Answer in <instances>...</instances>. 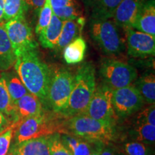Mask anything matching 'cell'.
<instances>
[{
	"label": "cell",
	"mask_w": 155,
	"mask_h": 155,
	"mask_svg": "<svg viewBox=\"0 0 155 155\" xmlns=\"http://www.w3.org/2000/svg\"><path fill=\"white\" fill-rule=\"evenodd\" d=\"M49 137L25 141L12 146L10 150L15 151L20 155H50Z\"/></svg>",
	"instance_id": "obj_15"
},
{
	"label": "cell",
	"mask_w": 155,
	"mask_h": 155,
	"mask_svg": "<svg viewBox=\"0 0 155 155\" xmlns=\"http://www.w3.org/2000/svg\"><path fill=\"white\" fill-rule=\"evenodd\" d=\"M0 111L7 117L12 124L17 123L14 102L9 94L2 73H0Z\"/></svg>",
	"instance_id": "obj_23"
},
{
	"label": "cell",
	"mask_w": 155,
	"mask_h": 155,
	"mask_svg": "<svg viewBox=\"0 0 155 155\" xmlns=\"http://www.w3.org/2000/svg\"><path fill=\"white\" fill-rule=\"evenodd\" d=\"M84 25L85 19L83 17L63 21L61 35L55 48L58 50L63 49L71 41L80 37Z\"/></svg>",
	"instance_id": "obj_14"
},
{
	"label": "cell",
	"mask_w": 155,
	"mask_h": 155,
	"mask_svg": "<svg viewBox=\"0 0 155 155\" xmlns=\"http://www.w3.org/2000/svg\"><path fill=\"white\" fill-rule=\"evenodd\" d=\"M23 2H24V7L28 6L33 11L39 12L40 9L45 2V0H23Z\"/></svg>",
	"instance_id": "obj_33"
},
{
	"label": "cell",
	"mask_w": 155,
	"mask_h": 155,
	"mask_svg": "<svg viewBox=\"0 0 155 155\" xmlns=\"http://www.w3.org/2000/svg\"><path fill=\"white\" fill-rule=\"evenodd\" d=\"M2 73L5 78L7 90L13 102L16 101L29 93L16 71L2 72Z\"/></svg>",
	"instance_id": "obj_24"
},
{
	"label": "cell",
	"mask_w": 155,
	"mask_h": 155,
	"mask_svg": "<svg viewBox=\"0 0 155 155\" xmlns=\"http://www.w3.org/2000/svg\"><path fill=\"white\" fill-rule=\"evenodd\" d=\"M124 151L126 155H150L147 144L135 140L125 143Z\"/></svg>",
	"instance_id": "obj_29"
},
{
	"label": "cell",
	"mask_w": 155,
	"mask_h": 155,
	"mask_svg": "<svg viewBox=\"0 0 155 155\" xmlns=\"http://www.w3.org/2000/svg\"><path fill=\"white\" fill-rule=\"evenodd\" d=\"M17 123L23 119L39 115L44 111L40 100L35 95L28 93L14 102Z\"/></svg>",
	"instance_id": "obj_13"
},
{
	"label": "cell",
	"mask_w": 155,
	"mask_h": 155,
	"mask_svg": "<svg viewBox=\"0 0 155 155\" xmlns=\"http://www.w3.org/2000/svg\"><path fill=\"white\" fill-rule=\"evenodd\" d=\"M117 27L109 18H91L89 23L91 37L107 55H118L124 48Z\"/></svg>",
	"instance_id": "obj_5"
},
{
	"label": "cell",
	"mask_w": 155,
	"mask_h": 155,
	"mask_svg": "<svg viewBox=\"0 0 155 155\" xmlns=\"http://www.w3.org/2000/svg\"><path fill=\"white\" fill-rule=\"evenodd\" d=\"M23 0H5L4 18L5 21L24 14Z\"/></svg>",
	"instance_id": "obj_27"
},
{
	"label": "cell",
	"mask_w": 155,
	"mask_h": 155,
	"mask_svg": "<svg viewBox=\"0 0 155 155\" xmlns=\"http://www.w3.org/2000/svg\"><path fill=\"white\" fill-rule=\"evenodd\" d=\"M50 155H72L61 139L60 134H55L49 137Z\"/></svg>",
	"instance_id": "obj_30"
},
{
	"label": "cell",
	"mask_w": 155,
	"mask_h": 155,
	"mask_svg": "<svg viewBox=\"0 0 155 155\" xmlns=\"http://www.w3.org/2000/svg\"><path fill=\"white\" fill-rule=\"evenodd\" d=\"M100 75L104 84L115 90L130 86L137 81V71L124 62L114 59H106L100 67Z\"/></svg>",
	"instance_id": "obj_7"
},
{
	"label": "cell",
	"mask_w": 155,
	"mask_h": 155,
	"mask_svg": "<svg viewBox=\"0 0 155 155\" xmlns=\"http://www.w3.org/2000/svg\"><path fill=\"white\" fill-rule=\"evenodd\" d=\"M134 28L155 36V3L154 0L144 2Z\"/></svg>",
	"instance_id": "obj_16"
},
{
	"label": "cell",
	"mask_w": 155,
	"mask_h": 155,
	"mask_svg": "<svg viewBox=\"0 0 155 155\" xmlns=\"http://www.w3.org/2000/svg\"><path fill=\"white\" fill-rule=\"evenodd\" d=\"M104 144L101 142L93 143V147L90 155H101V151L104 148Z\"/></svg>",
	"instance_id": "obj_35"
},
{
	"label": "cell",
	"mask_w": 155,
	"mask_h": 155,
	"mask_svg": "<svg viewBox=\"0 0 155 155\" xmlns=\"http://www.w3.org/2000/svg\"><path fill=\"white\" fill-rule=\"evenodd\" d=\"M17 57L6 32L5 22H0V71H7L15 65Z\"/></svg>",
	"instance_id": "obj_17"
},
{
	"label": "cell",
	"mask_w": 155,
	"mask_h": 155,
	"mask_svg": "<svg viewBox=\"0 0 155 155\" xmlns=\"http://www.w3.org/2000/svg\"><path fill=\"white\" fill-rule=\"evenodd\" d=\"M137 124H149L155 126L154 104L139 112L137 118Z\"/></svg>",
	"instance_id": "obj_32"
},
{
	"label": "cell",
	"mask_w": 155,
	"mask_h": 155,
	"mask_svg": "<svg viewBox=\"0 0 155 155\" xmlns=\"http://www.w3.org/2000/svg\"><path fill=\"white\" fill-rule=\"evenodd\" d=\"M128 54L134 58L154 55L155 36L134 28H124Z\"/></svg>",
	"instance_id": "obj_11"
},
{
	"label": "cell",
	"mask_w": 155,
	"mask_h": 155,
	"mask_svg": "<svg viewBox=\"0 0 155 155\" xmlns=\"http://www.w3.org/2000/svg\"><path fill=\"white\" fill-rule=\"evenodd\" d=\"M135 141L144 144H154L155 141V126L149 124H137L132 131Z\"/></svg>",
	"instance_id": "obj_26"
},
{
	"label": "cell",
	"mask_w": 155,
	"mask_h": 155,
	"mask_svg": "<svg viewBox=\"0 0 155 155\" xmlns=\"http://www.w3.org/2000/svg\"><path fill=\"white\" fill-rule=\"evenodd\" d=\"M12 125L11 122L7 119V117L0 111V134L5 131L7 128Z\"/></svg>",
	"instance_id": "obj_34"
},
{
	"label": "cell",
	"mask_w": 155,
	"mask_h": 155,
	"mask_svg": "<svg viewBox=\"0 0 155 155\" xmlns=\"http://www.w3.org/2000/svg\"><path fill=\"white\" fill-rule=\"evenodd\" d=\"M50 2L53 12L61 20L80 17L73 0H50Z\"/></svg>",
	"instance_id": "obj_22"
},
{
	"label": "cell",
	"mask_w": 155,
	"mask_h": 155,
	"mask_svg": "<svg viewBox=\"0 0 155 155\" xmlns=\"http://www.w3.org/2000/svg\"><path fill=\"white\" fill-rule=\"evenodd\" d=\"M63 21L53 13L49 25L38 35L39 41L42 47L54 49L58 44Z\"/></svg>",
	"instance_id": "obj_19"
},
{
	"label": "cell",
	"mask_w": 155,
	"mask_h": 155,
	"mask_svg": "<svg viewBox=\"0 0 155 155\" xmlns=\"http://www.w3.org/2000/svg\"><path fill=\"white\" fill-rule=\"evenodd\" d=\"M144 2V0H121L114 9L111 19L118 26L134 28Z\"/></svg>",
	"instance_id": "obj_12"
},
{
	"label": "cell",
	"mask_w": 155,
	"mask_h": 155,
	"mask_svg": "<svg viewBox=\"0 0 155 155\" xmlns=\"http://www.w3.org/2000/svg\"><path fill=\"white\" fill-rule=\"evenodd\" d=\"M38 13V20L35 28V33L38 35L49 25L51 20L53 12L52 10L51 5H50V0H45L44 5L40 9Z\"/></svg>",
	"instance_id": "obj_28"
},
{
	"label": "cell",
	"mask_w": 155,
	"mask_h": 155,
	"mask_svg": "<svg viewBox=\"0 0 155 155\" xmlns=\"http://www.w3.org/2000/svg\"><path fill=\"white\" fill-rule=\"evenodd\" d=\"M95 90V68L91 63H84L79 67L74 76L68 104L61 116L67 119L83 114L88 107Z\"/></svg>",
	"instance_id": "obj_4"
},
{
	"label": "cell",
	"mask_w": 155,
	"mask_h": 155,
	"mask_svg": "<svg viewBox=\"0 0 155 155\" xmlns=\"http://www.w3.org/2000/svg\"><path fill=\"white\" fill-rule=\"evenodd\" d=\"M144 101L134 86L114 90L113 106L116 116L125 118L140 111Z\"/></svg>",
	"instance_id": "obj_10"
},
{
	"label": "cell",
	"mask_w": 155,
	"mask_h": 155,
	"mask_svg": "<svg viewBox=\"0 0 155 155\" xmlns=\"http://www.w3.org/2000/svg\"><path fill=\"white\" fill-rule=\"evenodd\" d=\"M121 0H83L91 18L111 19L114 9Z\"/></svg>",
	"instance_id": "obj_18"
},
{
	"label": "cell",
	"mask_w": 155,
	"mask_h": 155,
	"mask_svg": "<svg viewBox=\"0 0 155 155\" xmlns=\"http://www.w3.org/2000/svg\"><path fill=\"white\" fill-rule=\"evenodd\" d=\"M114 90L104 84L96 88L88 107L82 115L103 121L114 122L116 116L113 106Z\"/></svg>",
	"instance_id": "obj_9"
},
{
	"label": "cell",
	"mask_w": 155,
	"mask_h": 155,
	"mask_svg": "<svg viewBox=\"0 0 155 155\" xmlns=\"http://www.w3.org/2000/svg\"><path fill=\"white\" fill-rule=\"evenodd\" d=\"M86 42L82 37L75 38L63 48V58L68 64H77L83 61Z\"/></svg>",
	"instance_id": "obj_20"
},
{
	"label": "cell",
	"mask_w": 155,
	"mask_h": 155,
	"mask_svg": "<svg viewBox=\"0 0 155 155\" xmlns=\"http://www.w3.org/2000/svg\"><path fill=\"white\" fill-rule=\"evenodd\" d=\"M5 12V0H0V22H2Z\"/></svg>",
	"instance_id": "obj_37"
},
{
	"label": "cell",
	"mask_w": 155,
	"mask_h": 155,
	"mask_svg": "<svg viewBox=\"0 0 155 155\" xmlns=\"http://www.w3.org/2000/svg\"><path fill=\"white\" fill-rule=\"evenodd\" d=\"M8 155H20V154H19L18 153H17L16 152H15V151L10 150V151H9V153Z\"/></svg>",
	"instance_id": "obj_38"
},
{
	"label": "cell",
	"mask_w": 155,
	"mask_h": 155,
	"mask_svg": "<svg viewBox=\"0 0 155 155\" xmlns=\"http://www.w3.org/2000/svg\"><path fill=\"white\" fill-rule=\"evenodd\" d=\"M61 114H49L44 111L39 115L18 121L14 125L12 146L30 139L49 137L55 134H65L64 120Z\"/></svg>",
	"instance_id": "obj_2"
},
{
	"label": "cell",
	"mask_w": 155,
	"mask_h": 155,
	"mask_svg": "<svg viewBox=\"0 0 155 155\" xmlns=\"http://www.w3.org/2000/svg\"><path fill=\"white\" fill-rule=\"evenodd\" d=\"M5 27L16 57L25 51L37 49L38 43L24 14L6 21Z\"/></svg>",
	"instance_id": "obj_8"
},
{
	"label": "cell",
	"mask_w": 155,
	"mask_h": 155,
	"mask_svg": "<svg viewBox=\"0 0 155 155\" xmlns=\"http://www.w3.org/2000/svg\"><path fill=\"white\" fill-rule=\"evenodd\" d=\"M74 81V75L65 69H58L52 72L48 88V108L55 114H61L65 109Z\"/></svg>",
	"instance_id": "obj_6"
},
{
	"label": "cell",
	"mask_w": 155,
	"mask_h": 155,
	"mask_svg": "<svg viewBox=\"0 0 155 155\" xmlns=\"http://www.w3.org/2000/svg\"><path fill=\"white\" fill-rule=\"evenodd\" d=\"M14 66L28 92L35 95L42 106L48 108V93L52 71L39 57L36 49L17 56Z\"/></svg>",
	"instance_id": "obj_1"
},
{
	"label": "cell",
	"mask_w": 155,
	"mask_h": 155,
	"mask_svg": "<svg viewBox=\"0 0 155 155\" xmlns=\"http://www.w3.org/2000/svg\"><path fill=\"white\" fill-rule=\"evenodd\" d=\"M63 126L65 134L76 136L91 143L101 142L108 145L116 137L114 122L98 121L86 115L65 119Z\"/></svg>",
	"instance_id": "obj_3"
},
{
	"label": "cell",
	"mask_w": 155,
	"mask_h": 155,
	"mask_svg": "<svg viewBox=\"0 0 155 155\" xmlns=\"http://www.w3.org/2000/svg\"><path fill=\"white\" fill-rule=\"evenodd\" d=\"M134 86L139 91L143 99L149 104H154L155 77L154 74L142 75L136 81Z\"/></svg>",
	"instance_id": "obj_25"
},
{
	"label": "cell",
	"mask_w": 155,
	"mask_h": 155,
	"mask_svg": "<svg viewBox=\"0 0 155 155\" xmlns=\"http://www.w3.org/2000/svg\"><path fill=\"white\" fill-rule=\"evenodd\" d=\"M14 134V125L12 124L5 131L0 134V155H7Z\"/></svg>",
	"instance_id": "obj_31"
},
{
	"label": "cell",
	"mask_w": 155,
	"mask_h": 155,
	"mask_svg": "<svg viewBox=\"0 0 155 155\" xmlns=\"http://www.w3.org/2000/svg\"><path fill=\"white\" fill-rule=\"evenodd\" d=\"M101 155H121L118 154V152H116L115 150H113L111 147H109L108 146H106L104 145V148L101 151Z\"/></svg>",
	"instance_id": "obj_36"
},
{
	"label": "cell",
	"mask_w": 155,
	"mask_h": 155,
	"mask_svg": "<svg viewBox=\"0 0 155 155\" xmlns=\"http://www.w3.org/2000/svg\"><path fill=\"white\" fill-rule=\"evenodd\" d=\"M61 139L72 155L91 154L93 143L90 141L68 134L61 135Z\"/></svg>",
	"instance_id": "obj_21"
}]
</instances>
